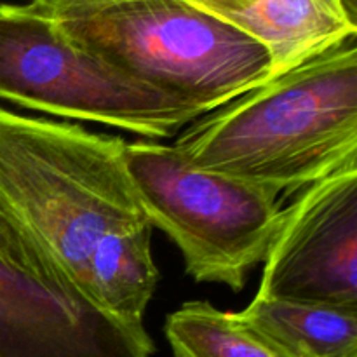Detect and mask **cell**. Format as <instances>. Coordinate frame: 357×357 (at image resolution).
Wrapping results in <instances>:
<instances>
[{"instance_id":"obj_5","label":"cell","mask_w":357,"mask_h":357,"mask_svg":"<svg viewBox=\"0 0 357 357\" xmlns=\"http://www.w3.org/2000/svg\"><path fill=\"white\" fill-rule=\"evenodd\" d=\"M0 100L28 110L169 138L208 112L73 45L26 6L0 2Z\"/></svg>"},{"instance_id":"obj_13","label":"cell","mask_w":357,"mask_h":357,"mask_svg":"<svg viewBox=\"0 0 357 357\" xmlns=\"http://www.w3.org/2000/svg\"><path fill=\"white\" fill-rule=\"evenodd\" d=\"M135 2H146V0H31L26 7L38 16L58 21Z\"/></svg>"},{"instance_id":"obj_11","label":"cell","mask_w":357,"mask_h":357,"mask_svg":"<svg viewBox=\"0 0 357 357\" xmlns=\"http://www.w3.org/2000/svg\"><path fill=\"white\" fill-rule=\"evenodd\" d=\"M164 331L174 357H289L237 312H223L202 300L169 314Z\"/></svg>"},{"instance_id":"obj_8","label":"cell","mask_w":357,"mask_h":357,"mask_svg":"<svg viewBox=\"0 0 357 357\" xmlns=\"http://www.w3.org/2000/svg\"><path fill=\"white\" fill-rule=\"evenodd\" d=\"M261 44L272 79L354 40L340 0H187Z\"/></svg>"},{"instance_id":"obj_14","label":"cell","mask_w":357,"mask_h":357,"mask_svg":"<svg viewBox=\"0 0 357 357\" xmlns=\"http://www.w3.org/2000/svg\"><path fill=\"white\" fill-rule=\"evenodd\" d=\"M342 6H344L345 13L351 17V21H354L357 24V0H340Z\"/></svg>"},{"instance_id":"obj_2","label":"cell","mask_w":357,"mask_h":357,"mask_svg":"<svg viewBox=\"0 0 357 357\" xmlns=\"http://www.w3.org/2000/svg\"><path fill=\"white\" fill-rule=\"evenodd\" d=\"M126 145L79 124L0 107V190L84 296L98 246L150 225Z\"/></svg>"},{"instance_id":"obj_12","label":"cell","mask_w":357,"mask_h":357,"mask_svg":"<svg viewBox=\"0 0 357 357\" xmlns=\"http://www.w3.org/2000/svg\"><path fill=\"white\" fill-rule=\"evenodd\" d=\"M0 258L17 271L59 289L80 293L37 234L17 216L0 190ZM87 298V296H86Z\"/></svg>"},{"instance_id":"obj_6","label":"cell","mask_w":357,"mask_h":357,"mask_svg":"<svg viewBox=\"0 0 357 357\" xmlns=\"http://www.w3.org/2000/svg\"><path fill=\"white\" fill-rule=\"evenodd\" d=\"M357 166L310 185L282 211L257 298L357 307Z\"/></svg>"},{"instance_id":"obj_4","label":"cell","mask_w":357,"mask_h":357,"mask_svg":"<svg viewBox=\"0 0 357 357\" xmlns=\"http://www.w3.org/2000/svg\"><path fill=\"white\" fill-rule=\"evenodd\" d=\"M124 157L149 223L180 248L187 274L239 293L278 236L279 195L199 169L176 146L135 142Z\"/></svg>"},{"instance_id":"obj_10","label":"cell","mask_w":357,"mask_h":357,"mask_svg":"<svg viewBox=\"0 0 357 357\" xmlns=\"http://www.w3.org/2000/svg\"><path fill=\"white\" fill-rule=\"evenodd\" d=\"M159 282L152 257V225L108 237L89 261L87 296L94 305L128 324L143 316Z\"/></svg>"},{"instance_id":"obj_7","label":"cell","mask_w":357,"mask_h":357,"mask_svg":"<svg viewBox=\"0 0 357 357\" xmlns=\"http://www.w3.org/2000/svg\"><path fill=\"white\" fill-rule=\"evenodd\" d=\"M143 324L103 312L82 293L59 291L0 258V357H152Z\"/></svg>"},{"instance_id":"obj_9","label":"cell","mask_w":357,"mask_h":357,"mask_svg":"<svg viewBox=\"0 0 357 357\" xmlns=\"http://www.w3.org/2000/svg\"><path fill=\"white\" fill-rule=\"evenodd\" d=\"M237 314L289 357H357V307L255 296Z\"/></svg>"},{"instance_id":"obj_1","label":"cell","mask_w":357,"mask_h":357,"mask_svg":"<svg viewBox=\"0 0 357 357\" xmlns=\"http://www.w3.org/2000/svg\"><path fill=\"white\" fill-rule=\"evenodd\" d=\"M174 146L278 195L357 166L356 38L209 112Z\"/></svg>"},{"instance_id":"obj_3","label":"cell","mask_w":357,"mask_h":357,"mask_svg":"<svg viewBox=\"0 0 357 357\" xmlns=\"http://www.w3.org/2000/svg\"><path fill=\"white\" fill-rule=\"evenodd\" d=\"M77 47L213 112L272 80L265 47L187 0H146L54 21Z\"/></svg>"}]
</instances>
